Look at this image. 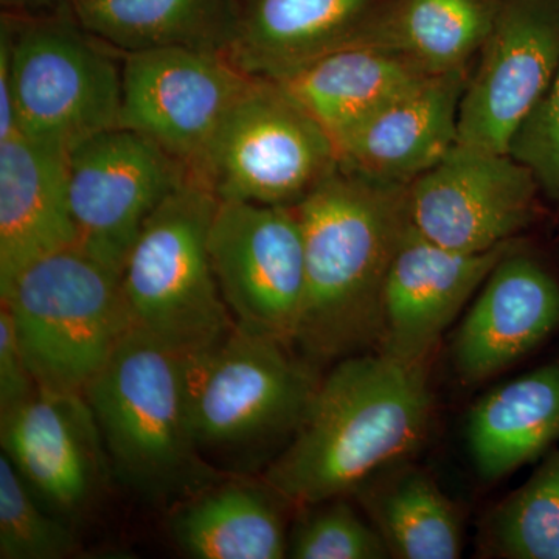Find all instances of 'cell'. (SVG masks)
<instances>
[{"label": "cell", "mask_w": 559, "mask_h": 559, "mask_svg": "<svg viewBox=\"0 0 559 559\" xmlns=\"http://www.w3.org/2000/svg\"><path fill=\"white\" fill-rule=\"evenodd\" d=\"M171 538L194 559L288 557L282 514L264 489L242 480H219L176 506Z\"/></svg>", "instance_id": "cell-22"}, {"label": "cell", "mask_w": 559, "mask_h": 559, "mask_svg": "<svg viewBox=\"0 0 559 559\" xmlns=\"http://www.w3.org/2000/svg\"><path fill=\"white\" fill-rule=\"evenodd\" d=\"M559 326V283L511 250L485 280L452 344L460 380L477 384L527 356Z\"/></svg>", "instance_id": "cell-17"}, {"label": "cell", "mask_w": 559, "mask_h": 559, "mask_svg": "<svg viewBox=\"0 0 559 559\" xmlns=\"http://www.w3.org/2000/svg\"><path fill=\"white\" fill-rule=\"evenodd\" d=\"M75 245L68 154L22 132L0 140V289L33 261Z\"/></svg>", "instance_id": "cell-19"}, {"label": "cell", "mask_w": 559, "mask_h": 559, "mask_svg": "<svg viewBox=\"0 0 559 559\" xmlns=\"http://www.w3.org/2000/svg\"><path fill=\"white\" fill-rule=\"evenodd\" d=\"M510 154L527 165L539 189L559 200V70L550 90L514 135Z\"/></svg>", "instance_id": "cell-29"}, {"label": "cell", "mask_w": 559, "mask_h": 559, "mask_svg": "<svg viewBox=\"0 0 559 559\" xmlns=\"http://www.w3.org/2000/svg\"><path fill=\"white\" fill-rule=\"evenodd\" d=\"M340 165L336 143L278 83L252 80L210 143L197 178L219 201L294 207Z\"/></svg>", "instance_id": "cell-8"}, {"label": "cell", "mask_w": 559, "mask_h": 559, "mask_svg": "<svg viewBox=\"0 0 559 559\" xmlns=\"http://www.w3.org/2000/svg\"><path fill=\"white\" fill-rule=\"evenodd\" d=\"M500 0H388L355 47L399 55L429 73L462 69L487 39Z\"/></svg>", "instance_id": "cell-23"}, {"label": "cell", "mask_w": 559, "mask_h": 559, "mask_svg": "<svg viewBox=\"0 0 559 559\" xmlns=\"http://www.w3.org/2000/svg\"><path fill=\"white\" fill-rule=\"evenodd\" d=\"M429 75L399 55L348 47L275 81L329 132L334 143Z\"/></svg>", "instance_id": "cell-21"}, {"label": "cell", "mask_w": 559, "mask_h": 559, "mask_svg": "<svg viewBox=\"0 0 559 559\" xmlns=\"http://www.w3.org/2000/svg\"><path fill=\"white\" fill-rule=\"evenodd\" d=\"M462 69L429 73L336 142L340 164L371 178L411 183L457 143Z\"/></svg>", "instance_id": "cell-18"}, {"label": "cell", "mask_w": 559, "mask_h": 559, "mask_svg": "<svg viewBox=\"0 0 559 559\" xmlns=\"http://www.w3.org/2000/svg\"><path fill=\"white\" fill-rule=\"evenodd\" d=\"M367 509L390 555L406 559H455L462 524L454 506L423 471H395L366 491Z\"/></svg>", "instance_id": "cell-25"}, {"label": "cell", "mask_w": 559, "mask_h": 559, "mask_svg": "<svg viewBox=\"0 0 559 559\" xmlns=\"http://www.w3.org/2000/svg\"><path fill=\"white\" fill-rule=\"evenodd\" d=\"M7 13L49 14L68 9L70 0H0Z\"/></svg>", "instance_id": "cell-31"}, {"label": "cell", "mask_w": 559, "mask_h": 559, "mask_svg": "<svg viewBox=\"0 0 559 559\" xmlns=\"http://www.w3.org/2000/svg\"><path fill=\"white\" fill-rule=\"evenodd\" d=\"M463 92L457 143L510 153L559 70V0H500Z\"/></svg>", "instance_id": "cell-12"}, {"label": "cell", "mask_w": 559, "mask_h": 559, "mask_svg": "<svg viewBox=\"0 0 559 559\" xmlns=\"http://www.w3.org/2000/svg\"><path fill=\"white\" fill-rule=\"evenodd\" d=\"M488 539L500 557L559 559V450L495 510Z\"/></svg>", "instance_id": "cell-26"}, {"label": "cell", "mask_w": 559, "mask_h": 559, "mask_svg": "<svg viewBox=\"0 0 559 559\" xmlns=\"http://www.w3.org/2000/svg\"><path fill=\"white\" fill-rule=\"evenodd\" d=\"M79 547L64 521L51 516L5 454L0 455V558L61 559Z\"/></svg>", "instance_id": "cell-27"}, {"label": "cell", "mask_w": 559, "mask_h": 559, "mask_svg": "<svg viewBox=\"0 0 559 559\" xmlns=\"http://www.w3.org/2000/svg\"><path fill=\"white\" fill-rule=\"evenodd\" d=\"M409 187L340 164L294 205L307 257L296 345L312 366L382 342L385 280L412 227Z\"/></svg>", "instance_id": "cell-1"}, {"label": "cell", "mask_w": 559, "mask_h": 559, "mask_svg": "<svg viewBox=\"0 0 559 559\" xmlns=\"http://www.w3.org/2000/svg\"><path fill=\"white\" fill-rule=\"evenodd\" d=\"M38 390L17 340L13 319L0 307V414L20 406Z\"/></svg>", "instance_id": "cell-30"}, {"label": "cell", "mask_w": 559, "mask_h": 559, "mask_svg": "<svg viewBox=\"0 0 559 559\" xmlns=\"http://www.w3.org/2000/svg\"><path fill=\"white\" fill-rule=\"evenodd\" d=\"M209 250L235 325L294 347L307 293L296 209L218 200Z\"/></svg>", "instance_id": "cell-9"}, {"label": "cell", "mask_w": 559, "mask_h": 559, "mask_svg": "<svg viewBox=\"0 0 559 559\" xmlns=\"http://www.w3.org/2000/svg\"><path fill=\"white\" fill-rule=\"evenodd\" d=\"M216 205L215 193L190 175L151 213L121 267L132 330L183 358L235 326L210 260Z\"/></svg>", "instance_id": "cell-6"}, {"label": "cell", "mask_w": 559, "mask_h": 559, "mask_svg": "<svg viewBox=\"0 0 559 559\" xmlns=\"http://www.w3.org/2000/svg\"><path fill=\"white\" fill-rule=\"evenodd\" d=\"M538 189L532 170L510 153L455 143L440 164L412 180V226L441 248L487 252L532 223Z\"/></svg>", "instance_id": "cell-13"}, {"label": "cell", "mask_w": 559, "mask_h": 559, "mask_svg": "<svg viewBox=\"0 0 559 559\" xmlns=\"http://www.w3.org/2000/svg\"><path fill=\"white\" fill-rule=\"evenodd\" d=\"M252 80L221 51H128L121 62L119 128L156 143L197 176L224 117Z\"/></svg>", "instance_id": "cell-10"}, {"label": "cell", "mask_w": 559, "mask_h": 559, "mask_svg": "<svg viewBox=\"0 0 559 559\" xmlns=\"http://www.w3.org/2000/svg\"><path fill=\"white\" fill-rule=\"evenodd\" d=\"M340 499V498H337ZM308 514L289 538L288 557L296 559H382L390 550L378 530L370 528L347 503Z\"/></svg>", "instance_id": "cell-28"}, {"label": "cell", "mask_w": 559, "mask_h": 559, "mask_svg": "<svg viewBox=\"0 0 559 559\" xmlns=\"http://www.w3.org/2000/svg\"><path fill=\"white\" fill-rule=\"evenodd\" d=\"M2 452L40 502L64 518L94 500L108 455L83 393L36 390L0 414Z\"/></svg>", "instance_id": "cell-14"}, {"label": "cell", "mask_w": 559, "mask_h": 559, "mask_svg": "<svg viewBox=\"0 0 559 559\" xmlns=\"http://www.w3.org/2000/svg\"><path fill=\"white\" fill-rule=\"evenodd\" d=\"M109 469L154 506H178L224 479L191 428L183 356L131 330L84 392Z\"/></svg>", "instance_id": "cell-3"}, {"label": "cell", "mask_w": 559, "mask_h": 559, "mask_svg": "<svg viewBox=\"0 0 559 559\" xmlns=\"http://www.w3.org/2000/svg\"><path fill=\"white\" fill-rule=\"evenodd\" d=\"M81 27L114 50L223 49L231 0H70Z\"/></svg>", "instance_id": "cell-24"}, {"label": "cell", "mask_w": 559, "mask_h": 559, "mask_svg": "<svg viewBox=\"0 0 559 559\" xmlns=\"http://www.w3.org/2000/svg\"><path fill=\"white\" fill-rule=\"evenodd\" d=\"M429 360L381 349L347 356L320 380L299 429L272 460L264 484L297 506L359 488L425 439L432 409Z\"/></svg>", "instance_id": "cell-2"}, {"label": "cell", "mask_w": 559, "mask_h": 559, "mask_svg": "<svg viewBox=\"0 0 559 559\" xmlns=\"http://www.w3.org/2000/svg\"><path fill=\"white\" fill-rule=\"evenodd\" d=\"M510 252L511 241L487 252H455L426 240L412 226L385 280L381 349L407 360H429L463 305Z\"/></svg>", "instance_id": "cell-16"}, {"label": "cell", "mask_w": 559, "mask_h": 559, "mask_svg": "<svg viewBox=\"0 0 559 559\" xmlns=\"http://www.w3.org/2000/svg\"><path fill=\"white\" fill-rule=\"evenodd\" d=\"M559 440V364L499 385L471 409L466 443L477 473L498 480Z\"/></svg>", "instance_id": "cell-20"}, {"label": "cell", "mask_w": 559, "mask_h": 559, "mask_svg": "<svg viewBox=\"0 0 559 559\" xmlns=\"http://www.w3.org/2000/svg\"><path fill=\"white\" fill-rule=\"evenodd\" d=\"M388 0H231L221 53L255 80H285L358 44Z\"/></svg>", "instance_id": "cell-15"}, {"label": "cell", "mask_w": 559, "mask_h": 559, "mask_svg": "<svg viewBox=\"0 0 559 559\" xmlns=\"http://www.w3.org/2000/svg\"><path fill=\"white\" fill-rule=\"evenodd\" d=\"M17 130L68 154L119 128L121 66L84 31L70 7L49 14L3 11Z\"/></svg>", "instance_id": "cell-7"}, {"label": "cell", "mask_w": 559, "mask_h": 559, "mask_svg": "<svg viewBox=\"0 0 559 559\" xmlns=\"http://www.w3.org/2000/svg\"><path fill=\"white\" fill-rule=\"evenodd\" d=\"M0 300L33 380L49 392L84 395L132 330L119 272L79 245L33 261Z\"/></svg>", "instance_id": "cell-5"}, {"label": "cell", "mask_w": 559, "mask_h": 559, "mask_svg": "<svg viewBox=\"0 0 559 559\" xmlns=\"http://www.w3.org/2000/svg\"><path fill=\"white\" fill-rule=\"evenodd\" d=\"M183 364L198 447L230 469L245 471L272 444L293 439L320 382L290 345L237 325Z\"/></svg>", "instance_id": "cell-4"}, {"label": "cell", "mask_w": 559, "mask_h": 559, "mask_svg": "<svg viewBox=\"0 0 559 559\" xmlns=\"http://www.w3.org/2000/svg\"><path fill=\"white\" fill-rule=\"evenodd\" d=\"M76 245L121 274L143 224L191 173L138 132L116 128L68 156Z\"/></svg>", "instance_id": "cell-11"}]
</instances>
